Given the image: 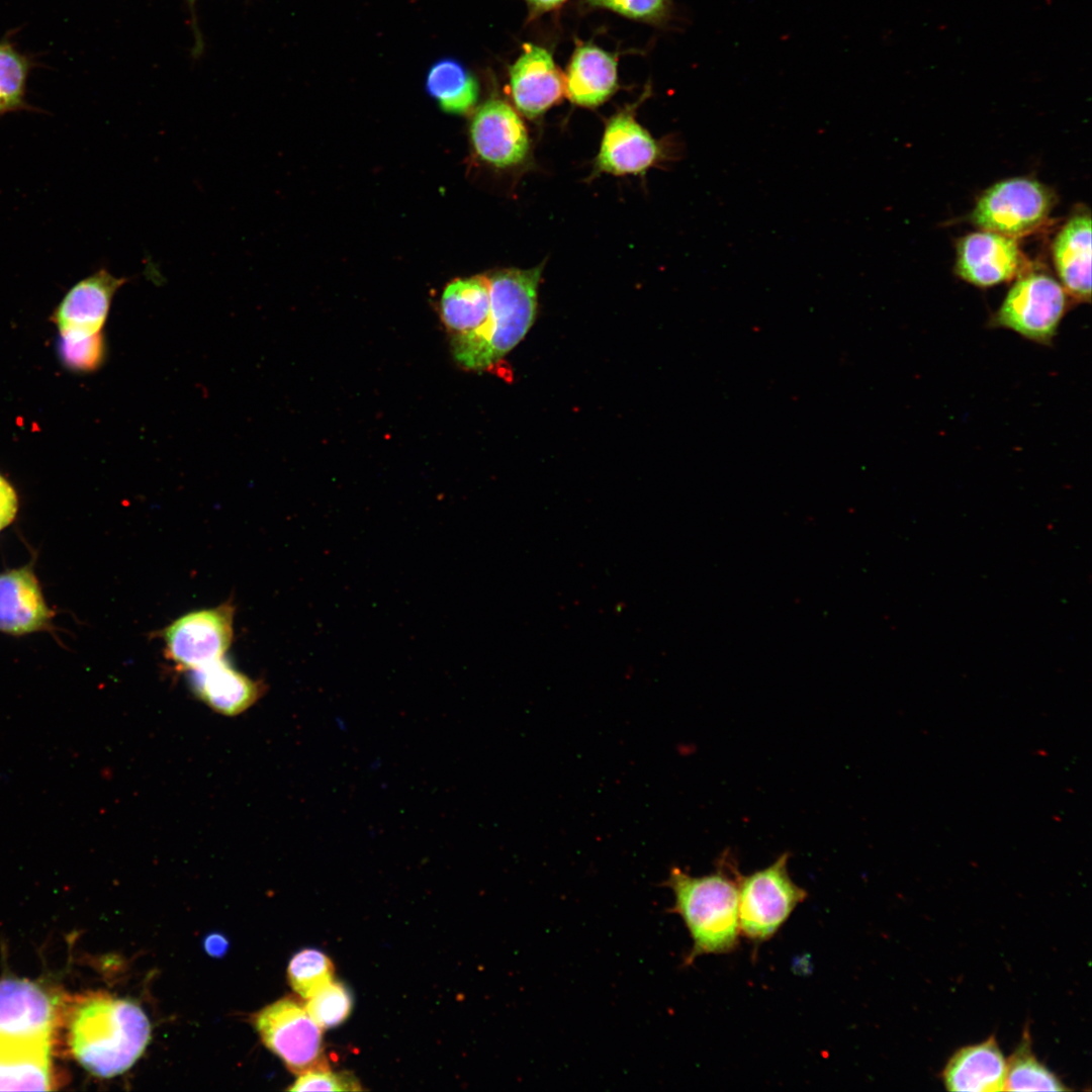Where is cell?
Segmentation results:
<instances>
[{"label": "cell", "mask_w": 1092, "mask_h": 1092, "mask_svg": "<svg viewBox=\"0 0 1092 1092\" xmlns=\"http://www.w3.org/2000/svg\"><path fill=\"white\" fill-rule=\"evenodd\" d=\"M739 875L729 857H722L714 873L701 877L671 868L663 885L674 898L669 912L681 918L692 939L686 966L700 956L730 953L738 946Z\"/></svg>", "instance_id": "6da1fadb"}, {"label": "cell", "mask_w": 1092, "mask_h": 1092, "mask_svg": "<svg viewBox=\"0 0 1092 1092\" xmlns=\"http://www.w3.org/2000/svg\"><path fill=\"white\" fill-rule=\"evenodd\" d=\"M151 1025L135 1003L110 995H92L73 1012L70 1045L75 1059L102 1078L128 1070L144 1053Z\"/></svg>", "instance_id": "7a4b0ae2"}, {"label": "cell", "mask_w": 1092, "mask_h": 1092, "mask_svg": "<svg viewBox=\"0 0 1092 1092\" xmlns=\"http://www.w3.org/2000/svg\"><path fill=\"white\" fill-rule=\"evenodd\" d=\"M543 265L504 269L487 276L490 294L488 322L478 337L458 354L457 363L471 371H488L526 336L537 310Z\"/></svg>", "instance_id": "3957f363"}, {"label": "cell", "mask_w": 1092, "mask_h": 1092, "mask_svg": "<svg viewBox=\"0 0 1092 1092\" xmlns=\"http://www.w3.org/2000/svg\"><path fill=\"white\" fill-rule=\"evenodd\" d=\"M788 861L785 852L768 867L738 877L739 929L754 944L770 939L807 898L792 880Z\"/></svg>", "instance_id": "277c9868"}, {"label": "cell", "mask_w": 1092, "mask_h": 1092, "mask_svg": "<svg viewBox=\"0 0 1092 1092\" xmlns=\"http://www.w3.org/2000/svg\"><path fill=\"white\" fill-rule=\"evenodd\" d=\"M1068 309V294L1048 273L1025 270L1016 277L989 325L1051 345Z\"/></svg>", "instance_id": "5b68a950"}, {"label": "cell", "mask_w": 1092, "mask_h": 1092, "mask_svg": "<svg viewBox=\"0 0 1092 1092\" xmlns=\"http://www.w3.org/2000/svg\"><path fill=\"white\" fill-rule=\"evenodd\" d=\"M1053 206L1052 191L1037 180L1009 178L982 193L971 221L980 230L1017 240L1042 226Z\"/></svg>", "instance_id": "8992f818"}, {"label": "cell", "mask_w": 1092, "mask_h": 1092, "mask_svg": "<svg viewBox=\"0 0 1092 1092\" xmlns=\"http://www.w3.org/2000/svg\"><path fill=\"white\" fill-rule=\"evenodd\" d=\"M255 1026L265 1045L295 1073L329 1068L324 1056L322 1028L304 1005L292 998L280 999L263 1008Z\"/></svg>", "instance_id": "52a82bcc"}, {"label": "cell", "mask_w": 1092, "mask_h": 1092, "mask_svg": "<svg viewBox=\"0 0 1092 1092\" xmlns=\"http://www.w3.org/2000/svg\"><path fill=\"white\" fill-rule=\"evenodd\" d=\"M234 616L235 607L225 602L179 617L162 631L167 658L188 671L222 658L233 641Z\"/></svg>", "instance_id": "ba28073f"}, {"label": "cell", "mask_w": 1092, "mask_h": 1092, "mask_svg": "<svg viewBox=\"0 0 1092 1092\" xmlns=\"http://www.w3.org/2000/svg\"><path fill=\"white\" fill-rule=\"evenodd\" d=\"M1017 240L980 230L957 244L956 274L978 287L1010 281L1026 270Z\"/></svg>", "instance_id": "9c48e42d"}, {"label": "cell", "mask_w": 1092, "mask_h": 1092, "mask_svg": "<svg viewBox=\"0 0 1092 1092\" xmlns=\"http://www.w3.org/2000/svg\"><path fill=\"white\" fill-rule=\"evenodd\" d=\"M668 158L664 145L636 121L631 110H625L608 120L595 170L618 176L643 175Z\"/></svg>", "instance_id": "30bf717a"}, {"label": "cell", "mask_w": 1092, "mask_h": 1092, "mask_svg": "<svg viewBox=\"0 0 1092 1092\" xmlns=\"http://www.w3.org/2000/svg\"><path fill=\"white\" fill-rule=\"evenodd\" d=\"M473 148L480 159L496 168L517 166L528 156L526 126L507 102L490 99L478 108L470 125Z\"/></svg>", "instance_id": "8fae6325"}, {"label": "cell", "mask_w": 1092, "mask_h": 1092, "mask_svg": "<svg viewBox=\"0 0 1092 1092\" xmlns=\"http://www.w3.org/2000/svg\"><path fill=\"white\" fill-rule=\"evenodd\" d=\"M128 281L106 268L78 281L56 307L52 320L61 337H85L101 333L117 290Z\"/></svg>", "instance_id": "7c38bea8"}, {"label": "cell", "mask_w": 1092, "mask_h": 1092, "mask_svg": "<svg viewBox=\"0 0 1092 1092\" xmlns=\"http://www.w3.org/2000/svg\"><path fill=\"white\" fill-rule=\"evenodd\" d=\"M54 617L32 563L0 572V632L21 636L49 630Z\"/></svg>", "instance_id": "4fadbf2b"}, {"label": "cell", "mask_w": 1092, "mask_h": 1092, "mask_svg": "<svg viewBox=\"0 0 1092 1092\" xmlns=\"http://www.w3.org/2000/svg\"><path fill=\"white\" fill-rule=\"evenodd\" d=\"M511 95L518 110L534 118L557 103L565 81L552 56L535 44H524L523 54L510 69Z\"/></svg>", "instance_id": "5bb4252c"}, {"label": "cell", "mask_w": 1092, "mask_h": 1092, "mask_svg": "<svg viewBox=\"0 0 1092 1092\" xmlns=\"http://www.w3.org/2000/svg\"><path fill=\"white\" fill-rule=\"evenodd\" d=\"M442 322L450 336L453 356L471 344L490 314L487 276L458 278L444 289L440 301Z\"/></svg>", "instance_id": "9a60e30c"}, {"label": "cell", "mask_w": 1092, "mask_h": 1092, "mask_svg": "<svg viewBox=\"0 0 1092 1092\" xmlns=\"http://www.w3.org/2000/svg\"><path fill=\"white\" fill-rule=\"evenodd\" d=\"M55 1008L37 985L18 979L0 981V1034L51 1039Z\"/></svg>", "instance_id": "2e32d148"}, {"label": "cell", "mask_w": 1092, "mask_h": 1092, "mask_svg": "<svg viewBox=\"0 0 1092 1092\" xmlns=\"http://www.w3.org/2000/svg\"><path fill=\"white\" fill-rule=\"evenodd\" d=\"M1061 285L1079 302L1091 299V216L1078 211L1060 229L1052 246Z\"/></svg>", "instance_id": "e0dca14e"}, {"label": "cell", "mask_w": 1092, "mask_h": 1092, "mask_svg": "<svg viewBox=\"0 0 1092 1092\" xmlns=\"http://www.w3.org/2000/svg\"><path fill=\"white\" fill-rule=\"evenodd\" d=\"M1006 1060L995 1036L958 1050L941 1078L948 1091H1004Z\"/></svg>", "instance_id": "ac0fdd59"}, {"label": "cell", "mask_w": 1092, "mask_h": 1092, "mask_svg": "<svg viewBox=\"0 0 1092 1092\" xmlns=\"http://www.w3.org/2000/svg\"><path fill=\"white\" fill-rule=\"evenodd\" d=\"M51 1039L0 1034V1091L51 1090Z\"/></svg>", "instance_id": "d6986e66"}, {"label": "cell", "mask_w": 1092, "mask_h": 1092, "mask_svg": "<svg viewBox=\"0 0 1092 1092\" xmlns=\"http://www.w3.org/2000/svg\"><path fill=\"white\" fill-rule=\"evenodd\" d=\"M189 671L194 694L215 712L237 715L260 696V684L235 669L223 657Z\"/></svg>", "instance_id": "ffe728a7"}, {"label": "cell", "mask_w": 1092, "mask_h": 1092, "mask_svg": "<svg viewBox=\"0 0 1092 1092\" xmlns=\"http://www.w3.org/2000/svg\"><path fill=\"white\" fill-rule=\"evenodd\" d=\"M617 88V63L613 56L594 47L578 48L569 64L565 91L580 106L595 107L605 102Z\"/></svg>", "instance_id": "44dd1931"}, {"label": "cell", "mask_w": 1092, "mask_h": 1092, "mask_svg": "<svg viewBox=\"0 0 1092 1092\" xmlns=\"http://www.w3.org/2000/svg\"><path fill=\"white\" fill-rule=\"evenodd\" d=\"M426 87L430 96L448 113L464 114L478 98L474 77L457 61L445 59L429 71Z\"/></svg>", "instance_id": "7402d4cb"}, {"label": "cell", "mask_w": 1092, "mask_h": 1092, "mask_svg": "<svg viewBox=\"0 0 1092 1092\" xmlns=\"http://www.w3.org/2000/svg\"><path fill=\"white\" fill-rule=\"evenodd\" d=\"M1067 1091L1064 1083L1041 1064L1031 1050L1026 1030L1023 1037L1006 1061L1004 1091Z\"/></svg>", "instance_id": "603a6c76"}, {"label": "cell", "mask_w": 1092, "mask_h": 1092, "mask_svg": "<svg viewBox=\"0 0 1092 1092\" xmlns=\"http://www.w3.org/2000/svg\"><path fill=\"white\" fill-rule=\"evenodd\" d=\"M31 67V59L16 49L13 42L0 40V116L32 109L25 100Z\"/></svg>", "instance_id": "cb8c5ba5"}, {"label": "cell", "mask_w": 1092, "mask_h": 1092, "mask_svg": "<svg viewBox=\"0 0 1092 1092\" xmlns=\"http://www.w3.org/2000/svg\"><path fill=\"white\" fill-rule=\"evenodd\" d=\"M334 973L330 958L314 948H304L295 953L287 969L292 989L305 1000L332 982Z\"/></svg>", "instance_id": "d4e9b609"}, {"label": "cell", "mask_w": 1092, "mask_h": 1092, "mask_svg": "<svg viewBox=\"0 0 1092 1092\" xmlns=\"http://www.w3.org/2000/svg\"><path fill=\"white\" fill-rule=\"evenodd\" d=\"M304 1007L321 1028H332L349 1017L353 997L343 983L333 980L307 998Z\"/></svg>", "instance_id": "484cf974"}, {"label": "cell", "mask_w": 1092, "mask_h": 1092, "mask_svg": "<svg viewBox=\"0 0 1092 1092\" xmlns=\"http://www.w3.org/2000/svg\"><path fill=\"white\" fill-rule=\"evenodd\" d=\"M60 356L64 364L74 371L96 370L105 357V341L101 333L85 337H61Z\"/></svg>", "instance_id": "4316f807"}, {"label": "cell", "mask_w": 1092, "mask_h": 1092, "mask_svg": "<svg viewBox=\"0 0 1092 1092\" xmlns=\"http://www.w3.org/2000/svg\"><path fill=\"white\" fill-rule=\"evenodd\" d=\"M290 1091H361L357 1078L349 1072H333L330 1068L299 1074L288 1088Z\"/></svg>", "instance_id": "83f0119b"}, {"label": "cell", "mask_w": 1092, "mask_h": 1092, "mask_svg": "<svg viewBox=\"0 0 1092 1092\" xmlns=\"http://www.w3.org/2000/svg\"><path fill=\"white\" fill-rule=\"evenodd\" d=\"M590 4L612 9L637 19H660L665 17L669 0H587Z\"/></svg>", "instance_id": "f1b7e54d"}, {"label": "cell", "mask_w": 1092, "mask_h": 1092, "mask_svg": "<svg viewBox=\"0 0 1092 1092\" xmlns=\"http://www.w3.org/2000/svg\"><path fill=\"white\" fill-rule=\"evenodd\" d=\"M18 512V495L12 484L0 474V532L13 523Z\"/></svg>", "instance_id": "f546056e"}, {"label": "cell", "mask_w": 1092, "mask_h": 1092, "mask_svg": "<svg viewBox=\"0 0 1092 1092\" xmlns=\"http://www.w3.org/2000/svg\"><path fill=\"white\" fill-rule=\"evenodd\" d=\"M228 947V939L219 933H211L204 940V948L211 957H222L226 952Z\"/></svg>", "instance_id": "4dcf8cb0"}, {"label": "cell", "mask_w": 1092, "mask_h": 1092, "mask_svg": "<svg viewBox=\"0 0 1092 1092\" xmlns=\"http://www.w3.org/2000/svg\"><path fill=\"white\" fill-rule=\"evenodd\" d=\"M528 3L536 10L545 11L553 9L563 3L565 0H527Z\"/></svg>", "instance_id": "1f68e13d"}, {"label": "cell", "mask_w": 1092, "mask_h": 1092, "mask_svg": "<svg viewBox=\"0 0 1092 1092\" xmlns=\"http://www.w3.org/2000/svg\"><path fill=\"white\" fill-rule=\"evenodd\" d=\"M8 782V775L0 771V784H6Z\"/></svg>", "instance_id": "d6a6232c"}, {"label": "cell", "mask_w": 1092, "mask_h": 1092, "mask_svg": "<svg viewBox=\"0 0 1092 1092\" xmlns=\"http://www.w3.org/2000/svg\"><path fill=\"white\" fill-rule=\"evenodd\" d=\"M188 1L192 3V2H194L195 0H188Z\"/></svg>", "instance_id": "836d02e7"}]
</instances>
